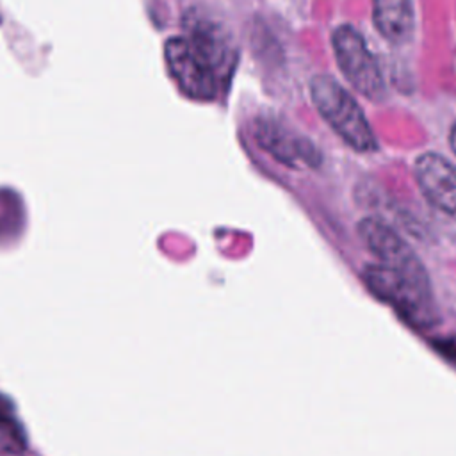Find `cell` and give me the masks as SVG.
Here are the masks:
<instances>
[{
	"mask_svg": "<svg viewBox=\"0 0 456 456\" xmlns=\"http://www.w3.org/2000/svg\"><path fill=\"white\" fill-rule=\"evenodd\" d=\"M372 23L378 34L394 46H403L415 34L413 0H370Z\"/></svg>",
	"mask_w": 456,
	"mask_h": 456,
	"instance_id": "obj_9",
	"label": "cell"
},
{
	"mask_svg": "<svg viewBox=\"0 0 456 456\" xmlns=\"http://www.w3.org/2000/svg\"><path fill=\"white\" fill-rule=\"evenodd\" d=\"M449 146L456 155V121L451 125V130H449Z\"/></svg>",
	"mask_w": 456,
	"mask_h": 456,
	"instance_id": "obj_11",
	"label": "cell"
},
{
	"mask_svg": "<svg viewBox=\"0 0 456 456\" xmlns=\"http://www.w3.org/2000/svg\"><path fill=\"white\" fill-rule=\"evenodd\" d=\"M251 130L256 144L281 166L290 169H317L324 160L321 148L310 137L276 116H256Z\"/></svg>",
	"mask_w": 456,
	"mask_h": 456,
	"instance_id": "obj_4",
	"label": "cell"
},
{
	"mask_svg": "<svg viewBox=\"0 0 456 456\" xmlns=\"http://www.w3.org/2000/svg\"><path fill=\"white\" fill-rule=\"evenodd\" d=\"M356 233L376 262L403 265L420 260L406 239L381 216H367L358 221Z\"/></svg>",
	"mask_w": 456,
	"mask_h": 456,
	"instance_id": "obj_7",
	"label": "cell"
},
{
	"mask_svg": "<svg viewBox=\"0 0 456 456\" xmlns=\"http://www.w3.org/2000/svg\"><path fill=\"white\" fill-rule=\"evenodd\" d=\"M413 178L431 208L456 219V164L438 151H424L415 157Z\"/></svg>",
	"mask_w": 456,
	"mask_h": 456,
	"instance_id": "obj_6",
	"label": "cell"
},
{
	"mask_svg": "<svg viewBox=\"0 0 456 456\" xmlns=\"http://www.w3.org/2000/svg\"><path fill=\"white\" fill-rule=\"evenodd\" d=\"M164 57L182 93L194 100H212L217 96L221 77L187 37H169L164 45Z\"/></svg>",
	"mask_w": 456,
	"mask_h": 456,
	"instance_id": "obj_5",
	"label": "cell"
},
{
	"mask_svg": "<svg viewBox=\"0 0 456 456\" xmlns=\"http://www.w3.org/2000/svg\"><path fill=\"white\" fill-rule=\"evenodd\" d=\"M330 41L337 68L351 89L369 102H381L387 94L385 73L363 34L353 23H340Z\"/></svg>",
	"mask_w": 456,
	"mask_h": 456,
	"instance_id": "obj_3",
	"label": "cell"
},
{
	"mask_svg": "<svg viewBox=\"0 0 456 456\" xmlns=\"http://www.w3.org/2000/svg\"><path fill=\"white\" fill-rule=\"evenodd\" d=\"M433 347L456 367V335L452 337H442L433 340Z\"/></svg>",
	"mask_w": 456,
	"mask_h": 456,
	"instance_id": "obj_10",
	"label": "cell"
},
{
	"mask_svg": "<svg viewBox=\"0 0 456 456\" xmlns=\"http://www.w3.org/2000/svg\"><path fill=\"white\" fill-rule=\"evenodd\" d=\"M185 28L187 39L207 57L221 80L228 78L235 68L237 52L224 27L217 21L192 14L185 20Z\"/></svg>",
	"mask_w": 456,
	"mask_h": 456,
	"instance_id": "obj_8",
	"label": "cell"
},
{
	"mask_svg": "<svg viewBox=\"0 0 456 456\" xmlns=\"http://www.w3.org/2000/svg\"><path fill=\"white\" fill-rule=\"evenodd\" d=\"M362 281L379 301L415 330H429L440 322L431 280L422 260L404 265L367 264L362 269Z\"/></svg>",
	"mask_w": 456,
	"mask_h": 456,
	"instance_id": "obj_1",
	"label": "cell"
},
{
	"mask_svg": "<svg viewBox=\"0 0 456 456\" xmlns=\"http://www.w3.org/2000/svg\"><path fill=\"white\" fill-rule=\"evenodd\" d=\"M310 100L335 132V135L356 153H374L379 148L376 132L358 100L337 78L317 73L308 82Z\"/></svg>",
	"mask_w": 456,
	"mask_h": 456,
	"instance_id": "obj_2",
	"label": "cell"
}]
</instances>
